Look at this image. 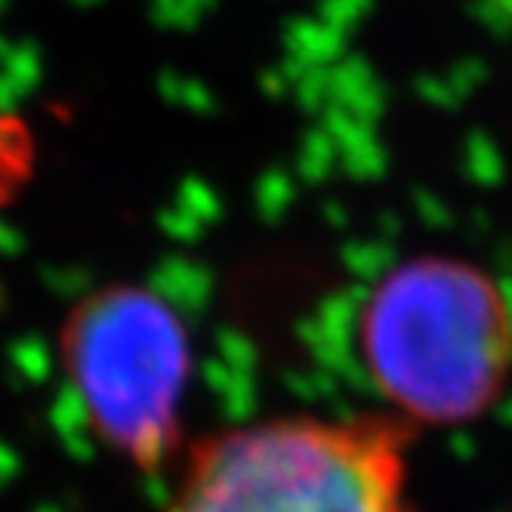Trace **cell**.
<instances>
[{
	"label": "cell",
	"mask_w": 512,
	"mask_h": 512,
	"mask_svg": "<svg viewBox=\"0 0 512 512\" xmlns=\"http://www.w3.org/2000/svg\"><path fill=\"white\" fill-rule=\"evenodd\" d=\"M374 389L417 423L482 417L512 371V303L469 260L420 253L392 266L358 312Z\"/></svg>",
	"instance_id": "1"
},
{
	"label": "cell",
	"mask_w": 512,
	"mask_h": 512,
	"mask_svg": "<svg viewBox=\"0 0 512 512\" xmlns=\"http://www.w3.org/2000/svg\"><path fill=\"white\" fill-rule=\"evenodd\" d=\"M38 170V142L31 127L0 108V207L13 204Z\"/></svg>",
	"instance_id": "4"
},
{
	"label": "cell",
	"mask_w": 512,
	"mask_h": 512,
	"mask_svg": "<svg viewBox=\"0 0 512 512\" xmlns=\"http://www.w3.org/2000/svg\"><path fill=\"white\" fill-rule=\"evenodd\" d=\"M398 420L269 417L198 442L167 512H417Z\"/></svg>",
	"instance_id": "2"
},
{
	"label": "cell",
	"mask_w": 512,
	"mask_h": 512,
	"mask_svg": "<svg viewBox=\"0 0 512 512\" xmlns=\"http://www.w3.org/2000/svg\"><path fill=\"white\" fill-rule=\"evenodd\" d=\"M59 355L99 442L139 469L164 466L192 374L179 312L149 287H99L65 315Z\"/></svg>",
	"instance_id": "3"
}]
</instances>
